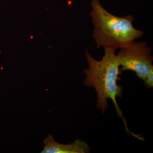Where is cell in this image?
I'll list each match as a JSON object with an SVG mask.
<instances>
[{"mask_svg":"<svg viewBox=\"0 0 153 153\" xmlns=\"http://www.w3.org/2000/svg\"><path fill=\"white\" fill-rule=\"evenodd\" d=\"M44 144L42 153H88L91 149L84 141L77 139L69 144H63L57 142L52 134L45 139Z\"/></svg>","mask_w":153,"mask_h":153,"instance_id":"cell-4","label":"cell"},{"mask_svg":"<svg viewBox=\"0 0 153 153\" xmlns=\"http://www.w3.org/2000/svg\"><path fill=\"white\" fill-rule=\"evenodd\" d=\"M91 7L93 38L97 49L102 47L116 51L143 37L144 33L134 27L135 18L131 15L115 16L102 7L99 0H92Z\"/></svg>","mask_w":153,"mask_h":153,"instance_id":"cell-2","label":"cell"},{"mask_svg":"<svg viewBox=\"0 0 153 153\" xmlns=\"http://www.w3.org/2000/svg\"><path fill=\"white\" fill-rule=\"evenodd\" d=\"M105 54L100 60H95L91 55L88 49L85 52L88 67L83 71L85 74V85L94 88L97 94V107L104 114L108 106L107 100L110 99L116 109L117 115L123 121L126 131L138 139L139 135L131 131L128 128L126 121L122 111L118 105L117 98L121 97L123 88L118 85L120 80V75L122 72L120 65L115 54V51L104 49Z\"/></svg>","mask_w":153,"mask_h":153,"instance_id":"cell-1","label":"cell"},{"mask_svg":"<svg viewBox=\"0 0 153 153\" xmlns=\"http://www.w3.org/2000/svg\"><path fill=\"white\" fill-rule=\"evenodd\" d=\"M116 55L121 72L129 70L133 71L140 79L143 80L152 68H153L152 49L148 47L146 42H135L120 48Z\"/></svg>","mask_w":153,"mask_h":153,"instance_id":"cell-3","label":"cell"},{"mask_svg":"<svg viewBox=\"0 0 153 153\" xmlns=\"http://www.w3.org/2000/svg\"><path fill=\"white\" fill-rule=\"evenodd\" d=\"M146 87L148 88H152L153 87V68H152L149 74L143 80Z\"/></svg>","mask_w":153,"mask_h":153,"instance_id":"cell-5","label":"cell"}]
</instances>
